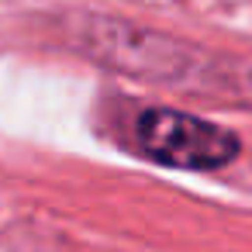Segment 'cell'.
<instances>
[{
  "label": "cell",
  "instance_id": "6da1fadb",
  "mask_svg": "<svg viewBox=\"0 0 252 252\" xmlns=\"http://www.w3.org/2000/svg\"><path fill=\"white\" fill-rule=\"evenodd\" d=\"M66 42L100 69L131 76L138 83L252 111V63L204 49L197 42L156 32L118 14H73L66 25Z\"/></svg>",
  "mask_w": 252,
  "mask_h": 252
},
{
  "label": "cell",
  "instance_id": "7a4b0ae2",
  "mask_svg": "<svg viewBox=\"0 0 252 252\" xmlns=\"http://www.w3.org/2000/svg\"><path fill=\"white\" fill-rule=\"evenodd\" d=\"M118 135L128 149L156 166L187 169V173H211L224 169L242 156V142L231 128L207 121L190 111L176 107H128L118 121Z\"/></svg>",
  "mask_w": 252,
  "mask_h": 252
},
{
  "label": "cell",
  "instance_id": "3957f363",
  "mask_svg": "<svg viewBox=\"0 0 252 252\" xmlns=\"http://www.w3.org/2000/svg\"><path fill=\"white\" fill-rule=\"evenodd\" d=\"M0 252H69L59 231L38 221H14L0 231Z\"/></svg>",
  "mask_w": 252,
  "mask_h": 252
}]
</instances>
